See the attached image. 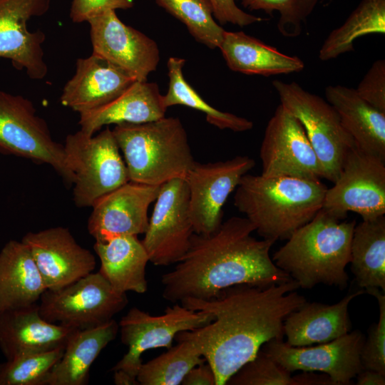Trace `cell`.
<instances>
[{
    "label": "cell",
    "instance_id": "obj_1",
    "mask_svg": "<svg viewBox=\"0 0 385 385\" xmlns=\"http://www.w3.org/2000/svg\"><path fill=\"white\" fill-rule=\"evenodd\" d=\"M294 279L266 286L242 284L207 300L186 299L183 307L212 316L207 324L178 333L190 341L211 366L216 385H225L262 346L283 339L285 318L306 301Z\"/></svg>",
    "mask_w": 385,
    "mask_h": 385
},
{
    "label": "cell",
    "instance_id": "obj_2",
    "mask_svg": "<svg viewBox=\"0 0 385 385\" xmlns=\"http://www.w3.org/2000/svg\"><path fill=\"white\" fill-rule=\"evenodd\" d=\"M255 231L246 217L235 216L212 233H194L175 268L162 275L163 297L173 303L207 300L237 284L266 286L292 280L270 255L274 242L255 238Z\"/></svg>",
    "mask_w": 385,
    "mask_h": 385
},
{
    "label": "cell",
    "instance_id": "obj_3",
    "mask_svg": "<svg viewBox=\"0 0 385 385\" xmlns=\"http://www.w3.org/2000/svg\"><path fill=\"white\" fill-rule=\"evenodd\" d=\"M327 187L320 180L245 175L234 205L262 239L287 240L322 208Z\"/></svg>",
    "mask_w": 385,
    "mask_h": 385
},
{
    "label": "cell",
    "instance_id": "obj_4",
    "mask_svg": "<svg viewBox=\"0 0 385 385\" xmlns=\"http://www.w3.org/2000/svg\"><path fill=\"white\" fill-rule=\"evenodd\" d=\"M356 220L342 221L322 208L312 220L295 230L272 256L274 265L299 287L318 284L348 285L345 270L351 260V242Z\"/></svg>",
    "mask_w": 385,
    "mask_h": 385
},
{
    "label": "cell",
    "instance_id": "obj_5",
    "mask_svg": "<svg viewBox=\"0 0 385 385\" xmlns=\"http://www.w3.org/2000/svg\"><path fill=\"white\" fill-rule=\"evenodd\" d=\"M112 131L123 154L129 180L161 185L173 179H184L195 163L178 118L120 123Z\"/></svg>",
    "mask_w": 385,
    "mask_h": 385
},
{
    "label": "cell",
    "instance_id": "obj_6",
    "mask_svg": "<svg viewBox=\"0 0 385 385\" xmlns=\"http://www.w3.org/2000/svg\"><path fill=\"white\" fill-rule=\"evenodd\" d=\"M63 149L66 164L74 175L73 195L77 207H92L101 197L129 181L109 127L96 136L81 130L69 134Z\"/></svg>",
    "mask_w": 385,
    "mask_h": 385
},
{
    "label": "cell",
    "instance_id": "obj_7",
    "mask_svg": "<svg viewBox=\"0 0 385 385\" xmlns=\"http://www.w3.org/2000/svg\"><path fill=\"white\" fill-rule=\"evenodd\" d=\"M280 104L302 125L325 173L334 183L354 142L343 128L333 106L296 82L272 81Z\"/></svg>",
    "mask_w": 385,
    "mask_h": 385
},
{
    "label": "cell",
    "instance_id": "obj_8",
    "mask_svg": "<svg viewBox=\"0 0 385 385\" xmlns=\"http://www.w3.org/2000/svg\"><path fill=\"white\" fill-rule=\"evenodd\" d=\"M0 150L51 165L65 183L74 175L66 162L63 145L55 141L46 121L31 101L0 91Z\"/></svg>",
    "mask_w": 385,
    "mask_h": 385
},
{
    "label": "cell",
    "instance_id": "obj_9",
    "mask_svg": "<svg viewBox=\"0 0 385 385\" xmlns=\"http://www.w3.org/2000/svg\"><path fill=\"white\" fill-rule=\"evenodd\" d=\"M126 293L117 292L99 272H91L40 298L41 317L51 323L85 329L103 324L128 304Z\"/></svg>",
    "mask_w": 385,
    "mask_h": 385
},
{
    "label": "cell",
    "instance_id": "obj_10",
    "mask_svg": "<svg viewBox=\"0 0 385 385\" xmlns=\"http://www.w3.org/2000/svg\"><path fill=\"white\" fill-rule=\"evenodd\" d=\"M333 183L322 205L331 215L343 220L354 212L366 220L385 215V161L355 145Z\"/></svg>",
    "mask_w": 385,
    "mask_h": 385
},
{
    "label": "cell",
    "instance_id": "obj_11",
    "mask_svg": "<svg viewBox=\"0 0 385 385\" xmlns=\"http://www.w3.org/2000/svg\"><path fill=\"white\" fill-rule=\"evenodd\" d=\"M212 316L195 311L178 303L168 307L164 313L152 316L138 307H132L119 322L120 339L128 347L127 353L111 369L123 370L137 378L142 354L149 349L170 348L176 334L202 327Z\"/></svg>",
    "mask_w": 385,
    "mask_h": 385
},
{
    "label": "cell",
    "instance_id": "obj_12",
    "mask_svg": "<svg viewBox=\"0 0 385 385\" xmlns=\"http://www.w3.org/2000/svg\"><path fill=\"white\" fill-rule=\"evenodd\" d=\"M155 201L141 242L149 262L156 266H168L183 257L195 233L185 180L175 178L162 184Z\"/></svg>",
    "mask_w": 385,
    "mask_h": 385
},
{
    "label": "cell",
    "instance_id": "obj_13",
    "mask_svg": "<svg viewBox=\"0 0 385 385\" xmlns=\"http://www.w3.org/2000/svg\"><path fill=\"white\" fill-rule=\"evenodd\" d=\"M260 157L265 176L325 178L302 125L281 104L267 123Z\"/></svg>",
    "mask_w": 385,
    "mask_h": 385
},
{
    "label": "cell",
    "instance_id": "obj_14",
    "mask_svg": "<svg viewBox=\"0 0 385 385\" xmlns=\"http://www.w3.org/2000/svg\"><path fill=\"white\" fill-rule=\"evenodd\" d=\"M255 165V160L247 155L213 163L195 161L184 178L195 233L210 234L220 227L224 204L242 178Z\"/></svg>",
    "mask_w": 385,
    "mask_h": 385
},
{
    "label": "cell",
    "instance_id": "obj_15",
    "mask_svg": "<svg viewBox=\"0 0 385 385\" xmlns=\"http://www.w3.org/2000/svg\"><path fill=\"white\" fill-rule=\"evenodd\" d=\"M364 341V334L355 330L317 346H293L279 339L267 342L261 349L291 373L322 372L335 385H347L363 369L361 351Z\"/></svg>",
    "mask_w": 385,
    "mask_h": 385
},
{
    "label": "cell",
    "instance_id": "obj_16",
    "mask_svg": "<svg viewBox=\"0 0 385 385\" xmlns=\"http://www.w3.org/2000/svg\"><path fill=\"white\" fill-rule=\"evenodd\" d=\"M92 54L122 68L137 81H145L160 61L156 42L120 21L115 10L91 19Z\"/></svg>",
    "mask_w": 385,
    "mask_h": 385
},
{
    "label": "cell",
    "instance_id": "obj_17",
    "mask_svg": "<svg viewBox=\"0 0 385 385\" xmlns=\"http://www.w3.org/2000/svg\"><path fill=\"white\" fill-rule=\"evenodd\" d=\"M50 5L51 0H0V58L10 60L34 80L48 73L43 49L46 35L41 30L30 31L27 22L45 14Z\"/></svg>",
    "mask_w": 385,
    "mask_h": 385
},
{
    "label": "cell",
    "instance_id": "obj_18",
    "mask_svg": "<svg viewBox=\"0 0 385 385\" xmlns=\"http://www.w3.org/2000/svg\"><path fill=\"white\" fill-rule=\"evenodd\" d=\"M21 241L29 248L48 290L61 289L96 267L93 254L78 244L67 227L29 232Z\"/></svg>",
    "mask_w": 385,
    "mask_h": 385
},
{
    "label": "cell",
    "instance_id": "obj_19",
    "mask_svg": "<svg viewBox=\"0 0 385 385\" xmlns=\"http://www.w3.org/2000/svg\"><path fill=\"white\" fill-rule=\"evenodd\" d=\"M160 185L129 180L98 199L91 207L87 228L95 240L112 235L144 234L148 211Z\"/></svg>",
    "mask_w": 385,
    "mask_h": 385
},
{
    "label": "cell",
    "instance_id": "obj_20",
    "mask_svg": "<svg viewBox=\"0 0 385 385\" xmlns=\"http://www.w3.org/2000/svg\"><path fill=\"white\" fill-rule=\"evenodd\" d=\"M76 330L45 320L34 303L0 313V349L8 360L65 347Z\"/></svg>",
    "mask_w": 385,
    "mask_h": 385
},
{
    "label": "cell",
    "instance_id": "obj_21",
    "mask_svg": "<svg viewBox=\"0 0 385 385\" xmlns=\"http://www.w3.org/2000/svg\"><path fill=\"white\" fill-rule=\"evenodd\" d=\"M136 81L122 68L92 54L76 60L75 73L65 84L60 101L80 114L108 103Z\"/></svg>",
    "mask_w": 385,
    "mask_h": 385
},
{
    "label": "cell",
    "instance_id": "obj_22",
    "mask_svg": "<svg viewBox=\"0 0 385 385\" xmlns=\"http://www.w3.org/2000/svg\"><path fill=\"white\" fill-rule=\"evenodd\" d=\"M166 111L157 83L136 81L108 103L80 113L78 123L81 131L93 135L104 125L160 119Z\"/></svg>",
    "mask_w": 385,
    "mask_h": 385
},
{
    "label": "cell",
    "instance_id": "obj_23",
    "mask_svg": "<svg viewBox=\"0 0 385 385\" xmlns=\"http://www.w3.org/2000/svg\"><path fill=\"white\" fill-rule=\"evenodd\" d=\"M364 289L346 295L329 305L305 302L291 312L283 324L287 343L293 346H305L329 342L351 332L349 305Z\"/></svg>",
    "mask_w": 385,
    "mask_h": 385
},
{
    "label": "cell",
    "instance_id": "obj_24",
    "mask_svg": "<svg viewBox=\"0 0 385 385\" xmlns=\"http://www.w3.org/2000/svg\"><path fill=\"white\" fill-rule=\"evenodd\" d=\"M93 250L101 261L99 272L117 292L145 293L148 255L134 235H112L96 240Z\"/></svg>",
    "mask_w": 385,
    "mask_h": 385
},
{
    "label": "cell",
    "instance_id": "obj_25",
    "mask_svg": "<svg viewBox=\"0 0 385 385\" xmlns=\"http://www.w3.org/2000/svg\"><path fill=\"white\" fill-rule=\"evenodd\" d=\"M325 96L355 145L385 161V113L365 101L354 88L329 86Z\"/></svg>",
    "mask_w": 385,
    "mask_h": 385
},
{
    "label": "cell",
    "instance_id": "obj_26",
    "mask_svg": "<svg viewBox=\"0 0 385 385\" xmlns=\"http://www.w3.org/2000/svg\"><path fill=\"white\" fill-rule=\"evenodd\" d=\"M46 289L28 246L9 241L0 252V313L36 303Z\"/></svg>",
    "mask_w": 385,
    "mask_h": 385
},
{
    "label": "cell",
    "instance_id": "obj_27",
    "mask_svg": "<svg viewBox=\"0 0 385 385\" xmlns=\"http://www.w3.org/2000/svg\"><path fill=\"white\" fill-rule=\"evenodd\" d=\"M225 62L233 71L247 75L270 76L299 72L303 61L279 51L242 31H225L219 47Z\"/></svg>",
    "mask_w": 385,
    "mask_h": 385
},
{
    "label": "cell",
    "instance_id": "obj_28",
    "mask_svg": "<svg viewBox=\"0 0 385 385\" xmlns=\"http://www.w3.org/2000/svg\"><path fill=\"white\" fill-rule=\"evenodd\" d=\"M119 324L113 319L92 328L76 329L69 337L62 357L48 375L45 385H85L92 364L117 336Z\"/></svg>",
    "mask_w": 385,
    "mask_h": 385
},
{
    "label": "cell",
    "instance_id": "obj_29",
    "mask_svg": "<svg viewBox=\"0 0 385 385\" xmlns=\"http://www.w3.org/2000/svg\"><path fill=\"white\" fill-rule=\"evenodd\" d=\"M351 271L364 291L385 292V216L362 220L354 229L351 242Z\"/></svg>",
    "mask_w": 385,
    "mask_h": 385
},
{
    "label": "cell",
    "instance_id": "obj_30",
    "mask_svg": "<svg viewBox=\"0 0 385 385\" xmlns=\"http://www.w3.org/2000/svg\"><path fill=\"white\" fill-rule=\"evenodd\" d=\"M385 33V0H362L344 23L329 33L319 52L321 61L354 51L358 38Z\"/></svg>",
    "mask_w": 385,
    "mask_h": 385
},
{
    "label": "cell",
    "instance_id": "obj_31",
    "mask_svg": "<svg viewBox=\"0 0 385 385\" xmlns=\"http://www.w3.org/2000/svg\"><path fill=\"white\" fill-rule=\"evenodd\" d=\"M184 58L170 57L168 61V90L163 96L165 108L185 106L205 113L207 121L219 129H229L235 132L251 130L253 123L243 117L220 111L208 104L185 79L183 68Z\"/></svg>",
    "mask_w": 385,
    "mask_h": 385
},
{
    "label": "cell",
    "instance_id": "obj_32",
    "mask_svg": "<svg viewBox=\"0 0 385 385\" xmlns=\"http://www.w3.org/2000/svg\"><path fill=\"white\" fill-rule=\"evenodd\" d=\"M176 342L177 345L141 364L137 374L139 384H180L192 368L206 361L190 341L181 339Z\"/></svg>",
    "mask_w": 385,
    "mask_h": 385
},
{
    "label": "cell",
    "instance_id": "obj_33",
    "mask_svg": "<svg viewBox=\"0 0 385 385\" xmlns=\"http://www.w3.org/2000/svg\"><path fill=\"white\" fill-rule=\"evenodd\" d=\"M156 4L182 21L200 43L214 49L220 46L225 30L213 19L208 0H155Z\"/></svg>",
    "mask_w": 385,
    "mask_h": 385
},
{
    "label": "cell",
    "instance_id": "obj_34",
    "mask_svg": "<svg viewBox=\"0 0 385 385\" xmlns=\"http://www.w3.org/2000/svg\"><path fill=\"white\" fill-rule=\"evenodd\" d=\"M64 347L21 355L0 364V385H45Z\"/></svg>",
    "mask_w": 385,
    "mask_h": 385
},
{
    "label": "cell",
    "instance_id": "obj_35",
    "mask_svg": "<svg viewBox=\"0 0 385 385\" xmlns=\"http://www.w3.org/2000/svg\"><path fill=\"white\" fill-rule=\"evenodd\" d=\"M319 0H241L243 6L251 11L262 10L268 14L277 11L279 32L294 38L302 33V24L312 13Z\"/></svg>",
    "mask_w": 385,
    "mask_h": 385
},
{
    "label": "cell",
    "instance_id": "obj_36",
    "mask_svg": "<svg viewBox=\"0 0 385 385\" xmlns=\"http://www.w3.org/2000/svg\"><path fill=\"white\" fill-rule=\"evenodd\" d=\"M228 385H297L291 372L261 349L227 380Z\"/></svg>",
    "mask_w": 385,
    "mask_h": 385
},
{
    "label": "cell",
    "instance_id": "obj_37",
    "mask_svg": "<svg viewBox=\"0 0 385 385\" xmlns=\"http://www.w3.org/2000/svg\"><path fill=\"white\" fill-rule=\"evenodd\" d=\"M365 292L377 299L379 318L368 331L361 351V361L363 369L385 374V294L379 288H369Z\"/></svg>",
    "mask_w": 385,
    "mask_h": 385
},
{
    "label": "cell",
    "instance_id": "obj_38",
    "mask_svg": "<svg viewBox=\"0 0 385 385\" xmlns=\"http://www.w3.org/2000/svg\"><path fill=\"white\" fill-rule=\"evenodd\" d=\"M371 106L385 113V61H375L355 88Z\"/></svg>",
    "mask_w": 385,
    "mask_h": 385
},
{
    "label": "cell",
    "instance_id": "obj_39",
    "mask_svg": "<svg viewBox=\"0 0 385 385\" xmlns=\"http://www.w3.org/2000/svg\"><path fill=\"white\" fill-rule=\"evenodd\" d=\"M133 0H73L70 18L74 23L88 21L108 10L128 9Z\"/></svg>",
    "mask_w": 385,
    "mask_h": 385
},
{
    "label": "cell",
    "instance_id": "obj_40",
    "mask_svg": "<svg viewBox=\"0 0 385 385\" xmlns=\"http://www.w3.org/2000/svg\"><path fill=\"white\" fill-rule=\"evenodd\" d=\"M215 18L221 24L231 23L241 27L260 22L264 19L251 15L240 9L235 0H208Z\"/></svg>",
    "mask_w": 385,
    "mask_h": 385
},
{
    "label": "cell",
    "instance_id": "obj_41",
    "mask_svg": "<svg viewBox=\"0 0 385 385\" xmlns=\"http://www.w3.org/2000/svg\"><path fill=\"white\" fill-rule=\"evenodd\" d=\"M183 385H216L215 375L211 366L207 362L192 368L185 376Z\"/></svg>",
    "mask_w": 385,
    "mask_h": 385
},
{
    "label": "cell",
    "instance_id": "obj_42",
    "mask_svg": "<svg viewBox=\"0 0 385 385\" xmlns=\"http://www.w3.org/2000/svg\"><path fill=\"white\" fill-rule=\"evenodd\" d=\"M297 385H335L327 374H317L314 371H303L294 376Z\"/></svg>",
    "mask_w": 385,
    "mask_h": 385
},
{
    "label": "cell",
    "instance_id": "obj_43",
    "mask_svg": "<svg viewBox=\"0 0 385 385\" xmlns=\"http://www.w3.org/2000/svg\"><path fill=\"white\" fill-rule=\"evenodd\" d=\"M357 385H384L385 374L363 369L356 376Z\"/></svg>",
    "mask_w": 385,
    "mask_h": 385
},
{
    "label": "cell",
    "instance_id": "obj_44",
    "mask_svg": "<svg viewBox=\"0 0 385 385\" xmlns=\"http://www.w3.org/2000/svg\"><path fill=\"white\" fill-rule=\"evenodd\" d=\"M113 381L116 385H138L139 382L135 376L125 371L119 369L113 371Z\"/></svg>",
    "mask_w": 385,
    "mask_h": 385
}]
</instances>
